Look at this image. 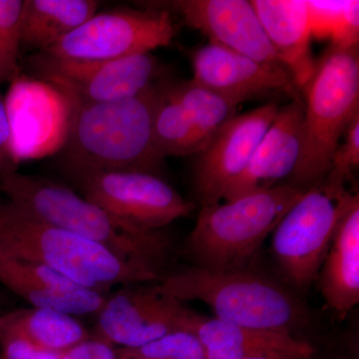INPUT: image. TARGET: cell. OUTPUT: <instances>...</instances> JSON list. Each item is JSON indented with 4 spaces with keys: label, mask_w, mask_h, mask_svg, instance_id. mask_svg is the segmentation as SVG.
<instances>
[{
    "label": "cell",
    "mask_w": 359,
    "mask_h": 359,
    "mask_svg": "<svg viewBox=\"0 0 359 359\" xmlns=\"http://www.w3.org/2000/svg\"><path fill=\"white\" fill-rule=\"evenodd\" d=\"M160 80L139 95L107 103L69 100L63 166L76 183L90 175L138 171L158 175L165 162L156 146Z\"/></svg>",
    "instance_id": "1"
},
{
    "label": "cell",
    "mask_w": 359,
    "mask_h": 359,
    "mask_svg": "<svg viewBox=\"0 0 359 359\" xmlns=\"http://www.w3.org/2000/svg\"><path fill=\"white\" fill-rule=\"evenodd\" d=\"M0 193L46 223L110 250L164 278L171 241L163 231H141L120 221L62 184L20 172L0 180Z\"/></svg>",
    "instance_id": "2"
},
{
    "label": "cell",
    "mask_w": 359,
    "mask_h": 359,
    "mask_svg": "<svg viewBox=\"0 0 359 359\" xmlns=\"http://www.w3.org/2000/svg\"><path fill=\"white\" fill-rule=\"evenodd\" d=\"M157 287L179 302H204L216 318L252 330L297 337L295 334L313 323L311 311L297 294L250 269L191 266L166 273Z\"/></svg>",
    "instance_id": "3"
},
{
    "label": "cell",
    "mask_w": 359,
    "mask_h": 359,
    "mask_svg": "<svg viewBox=\"0 0 359 359\" xmlns=\"http://www.w3.org/2000/svg\"><path fill=\"white\" fill-rule=\"evenodd\" d=\"M0 252L42 264L103 294L116 285L159 283L163 278L102 245L46 223L6 198L0 199Z\"/></svg>",
    "instance_id": "4"
},
{
    "label": "cell",
    "mask_w": 359,
    "mask_h": 359,
    "mask_svg": "<svg viewBox=\"0 0 359 359\" xmlns=\"http://www.w3.org/2000/svg\"><path fill=\"white\" fill-rule=\"evenodd\" d=\"M302 90L301 156L287 184L308 189L325 178L340 140L359 114L358 44L330 45Z\"/></svg>",
    "instance_id": "5"
},
{
    "label": "cell",
    "mask_w": 359,
    "mask_h": 359,
    "mask_svg": "<svg viewBox=\"0 0 359 359\" xmlns=\"http://www.w3.org/2000/svg\"><path fill=\"white\" fill-rule=\"evenodd\" d=\"M306 190L280 184L224 204L203 205L187 238V254L210 271L250 269L264 240Z\"/></svg>",
    "instance_id": "6"
},
{
    "label": "cell",
    "mask_w": 359,
    "mask_h": 359,
    "mask_svg": "<svg viewBox=\"0 0 359 359\" xmlns=\"http://www.w3.org/2000/svg\"><path fill=\"white\" fill-rule=\"evenodd\" d=\"M356 195L323 179L306 189L276 226L271 250L295 289H309L318 278L340 219Z\"/></svg>",
    "instance_id": "7"
},
{
    "label": "cell",
    "mask_w": 359,
    "mask_h": 359,
    "mask_svg": "<svg viewBox=\"0 0 359 359\" xmlns=\"http://www.w3.org/2000/svg\"><path fill=\"white\" fill-rule=\"evenodd\" d=\"M177 30L171 13L159 6L113 9L97 13L42 53L63 60H114L168 46Z\"/></svg>",
    "instance_id": "8"
},
{
    "label": "cell",
    "mask_w": 359,
    "mask_h": 359,
    "mask_svg": "<svg viewBox=\"0 0 359 359\" xmlns=\"http://www.w3.org/2000/svg\"><path fill=\"white\" fill-rule=\"evenodd\" d=\"M32 66L42 80L69 100L107 103L131 98L162 80L164 68L152 53L106 61H71L40 52Z\"/></svg>",
    "instance_id": "9"
},
{
    "label": "cell",
    "mask_w": 359,
    "mask_h": 359,
    "mask_svg": "<svg viewBox=\"0 0 359 359\" xmlns=\"http://www.w3.org/2000/svg\"><path fill=\"white\" fill-rule=\"evenodd\" d=\"M75 184L85 199L141 231H163L194 209L160 176L146 172L93 174Z\"/></svg>",
    "instance_id": "10"
},
{
    "label": "cell",
    "mask_w": 359,
    "mask_h": 359,
    "mask_svg": "<svg viewBox=\"0 0 359 359\" xmlns=\"http://www.w3.org/2000/svg\"><path fill=\"white\" fill-rule=\"evenodd\" d=\"M131 283L107 294L95 313L92 334L117 348H138L178 332L180 304L161 292L157 283Z\"/></svg>",
    "instance_id": "11"
},
{
    "label": "cell",
    "mask_w": 359,
    "mask_h": 359,
    "mask_svg": "<svg viewBox=\"0 0 359 359\" xmlns=\"http://www.w3.org/2000/svg\"><path fill=\"white\" fill-rule=\"evenodd\" d=\"M278 108L269 102L233 116L197 155L194 185L202 207L221 202L229 186L244 173Z\"/></svg>",
    "instance_id": "12"
},
{
    "label": "cell",
    "mask_w": 359,
    "mask_h": 359,
    "mask_svg": "<svg viewBox=\"0 0 359 359\" xmlns=\"http://www.w3.org/2000/svg\"><path fill=\"white\" fill-rule=\"evenodd\" d=\"M6 100L16 162L44 155L63 146L69 103L59 90L41 82L15 79Z\"/></svg>",
    "instance_id": "13"
},
{
    "label": "cell",
    "mask_w": 359,
    "mask_h": 359,
    "mask_svg": "<svg viewBox=\"0 0 359 359\" xmlns=\"http://www.w3.org/2000/svg\"><path fill=\"white\" fill-rule=\"evenodd\" d=\"M164 4L155 6L178 13L186 25L204 33L211 43L261 62L280 65L252 1L175 0Z\"/></svg>",
    "instance_id": "14"
},
{
    "label": "cell",
    "mask_w": 359,
    "mask_h": 359,
    "mask_svg": "<svg viewBox=\"0 0 359 359\" xmlns=\"http://www.w3.org/2000/svg\"><path fill=\"white\" fill-rule=\"evenodd\" d=\"M191 60L194 81L238 104L295 86L283 65L261 62L211 42L194 50Z\"/></svg>",
    "instance_id": "15"
},
{
    "label": "cell",
    "mask_w": 359,
    "mask_h": 359,
    "mask_svg": "<svg viewBox=\"0 0 359 359\" xmlns=\"http://www.w3.org/2000/svg\"><path fill=\"white\" fill-rule=\"evenodd\" d=\"M304 112V103L297 99L278 108L249 166L229 186L223 200L273 188L290 178L301 156Z\"/></svg>",
    "instance_id": "16"
},
{
    "label": "cell",
    "mask_w": 359,
    "mask_h": 359,
    "mask_svg": "<svg viewBox=\"0 0 359 359\" xmlns=\"http://www.w3.org/2000/svg\"><path fill=\"white\" fill-rule=\"evenodd\" d=\"M0 287L29 306L57 309L77 318L95 316L107 295L82 287L42 264L1 252Z\"/></svg>",
    "instance_id": "17"
},
{
    "label": "cell",
    "mask_w": 359,
    "mask_h": 359,
    "mask_svg": "<svg viewBox=\"0 0 359 359\" xmlns=\"http://www.w3.org/2000/svg\"><path fill=\"white\" fill-rule=\"evenodd\" d=\"M180 330L195 335L204 347L207 359H245L278 351H304L314 348L308 340L292 335L252 330L216 318L201 316L179 306Z\"/></svg>",
    "instance_id": "18"
},
{
    "label": "cell",
    "mask_w": 359,
    "mask_h": 359,
    "mask_svg": "<svg viewBox=\"0 0 359 359\" xmlns=\"http://www.w3.org/2000/svg\"><path fill=\"white\" fill-rule=\"evenodd\" d=\"M276 58L295 86L304 89L313 76L316 61L311 51V15L304 0H252Z\"/></svg>",
    "instance_id": "19"
},
{
    "label": "cell",
    "mask_w": 359,
    "mask_h": 359,
    "mask_svg": "<svg viewBox=\"0 0 359 359\" xmlns=\"http://www.w3.org/2000/svg\"><path fill=\"white\" fill-rule=\"evenodd\" d=\"M318 280L327 308L344 320L359 302L358 195L340 219Z\"/></svg>",
    "instance_id": "20"
},
{
    "label": "cell",
    "mask_w": 359,
    "mask_h": 359,
    "mask_svg": "<svg viewBox=\"0 0 359 359\" xmlns=\"http://www.w3.org/2000/svg\"><path fill=\"white\" fill-rule=\"evenodd\" d=\"M0 334L20 337L42 351L61 353L90 337L77 316L46 308L11 309L0 314Z\"/></svg>",
    "instance_id": "21"
},
{
    "label": "cell",
    "mask_w": 359,
    "mask_h": 359,
    "mask_svg": "<svg viewBox=\"0 0 359 359\" xmlns=\"http://www.w3.org/2000/svg\"><path fill=\"white\" fill-rule=\"evenodd\" d=\"M98 7L95 0H25L21 43L47 50L95 15Z\"/></svg>",
    "instance_id": "22"
},
{
    "label": "cell",
    "mask_w": 359,
    "mask_h": 359,
    "mask_svg": "<svg viewBox=\"0 0 359 359\" xmlns=\"http://www.w3.org/2000/svg\"><path fill=\"white\" fill-rule=\"evenodd\" d=\"M172 86L204 151L222 127L236 115L240 104L193 79L172 83Z\"/></svg>",
    "instance_id": "23"
},
{
    "label": "cell",
    "mask_w": 359,
    "mask_h": 359,
    "mask_svg": "<svg viewBox=\"0 0 359 359\" xmlns=\"http://www.w3.org/2000/svg\"><path fill=\"white\" fill-rule=\"evenodd\" d=\"M156 146L164 158L199 155L203 149L170 82L163 81L154 119Z\"/></svg>",
    "instance_id": "24"
},
{
    "label": "cell",
    "mask_w": 359,
    "mask_h": 359,
    "mask_svg": "<svg viewBox=\"0 0 359 359\" xmlns=\"http://www.w3.org/2000/svg\"><path fill=\"white\" fill-rule=\"evenodd\" d=\"M358 1H309L311 32L330 37L332 45L353 46L358 44Z\"/></svg>",
    "instance_id": "25"
},
{
    "label": "cell",
    "mask_w": 359,
    "mask_h": 359,
    "mask_svg": "<svg viewBox=\"0 0 359 359\" xmlns=\"http://www.w3.org/2000/svg\"><path fill=\"white\" fill-rule=\"evenodd\" d=\"M25 2V0H0V85L18 78Z\"/></svg>",
    "instance_id": "26"
},
{
    "label": "cell",
    "mask_w": 359,
    "mask_h": 359,
    "mask_svg": "<svg viewBox=\"0 0 359 359\" xmlns=\"http://www.w3.org/2000/svg\"><path fill=\"white\" fill-rule=\"evenodd\" d=\"M119 359H207L199 339L185 330L171 332L138 347L118 348Z\"/></svg>",
    "instance_id": "27"
},
{
    "label": "cell",
    "mask_w": 359,
    "mask_h": 359,
    "mask_svg": "<svg viewBox=\"0 0 359 359\" xmlns=\"http://www.w3.org/2000/svg\"><path fill=\"white\" fill-rule=\"evenodd\" d=\"M359 166V114L354 117L340 140L330 163L325 180L334 185L346 187L353 170Z\"/></svg>",
    "instance_id": "28"
},
{
    "label": "cell",
    "mask_w": 359,
    "mask_h": 359,
    "mask_svg": "<svg viewBox=\"0 0 359 359\" xmlns=\"http://www.w3.org/2000/svg\"><path fill=\"white\" fill-rule=\"evenodd\" d=\"M60 359H119V354L117 347L91 334L61 353Z\"/></svg>",
    "instance_id": "29"
},
{
    "label": "cell",
    "mask_w": 359,
    "mask_h": 359,
    "mask_svg": "<svg viewBox=\"0 0 359 359\" xmlns=\"http://www.w3.org/2000/svg\"><path fill=\"white\" fill-rule=\"evenodd\" d=\"M0 359H60V353L42 351L20 337L0 334Z\"/></svg>",
    "instance_id": "30"
},
{
    "label": "cell",
    "mask_w": 359,
    "mask_h": 359,
    "mask_svg": "<svg viewBox=\"0 0 359 359\" xmlns=\"http://www.w3.org/2000/svg\"><path fill=\"white\" fill-rule=\"evenodd\" d=\"M11 144V130L7 115L6 100L0 96V180L18 171Z\"/></svg>",
    "instance_id": "31"
},
{
    "label": "cell",
    "mask_w": 359,
    "mask_h": 359,
    "mask_svg": "<svg viewBox=\"0 0 359 359\" xmlns=\"http://www.w3.org/2000/svg\"><path fill=\"white\" fill-rule=\"evenodd\" d=\"M245 359H348L344 355H327V354L320 353L318 349L314 347L313 349L304 351H278V353H271L262 354V355L252 356V358Z\"/></svg>",
    "instance_id": "32"
},
{
    "label": "cell",
    "mask_w": 359,
    "mask_h": 359,
    "mask_svg": "<svg viewBox=\"0 0 359 359\" xmlns=\"http://www.w3.org/2000/svg\"><path fill=\"white\" fill-rule=\"evenodd\" d=\"M2 289H4V287H0V314L4 313V311H8V309H11L7 306V301L4 294H2Z\"/></svg>",
    "instance_id": "33"
}]
</instances>
